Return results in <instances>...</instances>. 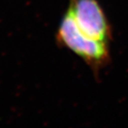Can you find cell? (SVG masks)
I'll list each match as a JSON object with an SVG mask.
<instances>
[{"instance_id":"2","label":"cell","mask_w":128,"mask_h":128,"mask_svg":"<svg viewBox=\"0 0 128 128\" xmlns=\"http://www.w3.org/2000/svg\"><path fill=\"white\" fill-rule=\"evenodd\" d=\"M68 10L84 33L93 39L110 42L111 28L97 0H70Z\"/></svg>"},{"instance_id":"1","label":"cell","mask_w":128,"mask_h":128,"mask_svg":"<svg viewBox=\"0 0 128 128\" xmlns=\"http://www.w3.org/2000/svg\"><path fill=\"white\" fill-rule=\"evenodd\" d=\"M56 37L61 45L80 56L95 74L110 61L108 43L84 33L68 10L60 21Z\"/></svg>"}]
</instances>
